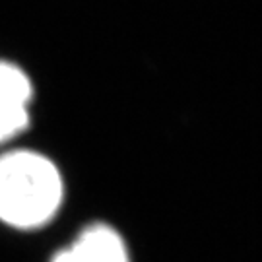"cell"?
I'll return each instance as SVG.
<instances>
[{
    "mask_svg": "<svg viewBox=\"0 0 262 262\" xmlns=\"http://www.w3.org/2000/svg\"><path fill=\"white\" fill-rule=\"evenodd\" d=\"M66 200V181L47 154L24 146L0 150V225L35 233L55 222Z\"/></svg>",
    "mask_w": 262,
    "mask_h": 262,
    "instance_id": "obj_1",
    "label": "cell"
},
{
    "mask_svg": "<svg viewBox=\"0 0 262 262\" xmlns=\"http://www.w3.org/2000/svg\"><path fill=\"white\" fill-rule=\"evenodd\" d=\"M33 84L8 60H0V148L14 146L31 122Z\"/></svg>",
    "mask_w": 262,
    "mask_h": 262,
    "instance_id": "obj_2",
    "label": "cell"
},
{
    "mask_svg": "<svg viewBox=\"0 0 262 262\" xmlns=\"http://www.w3.org/2000/svg\"><path fill=\"white\" fill-rule=\"evenodd\" d=\"M49 262H130L122 235L109 224H88Z\"/></svg>",
    "mask_w": 262,
    "mask_h": 262,
    "instance_id": "obj_3",
    "label": "cell"
}]
</instances>
